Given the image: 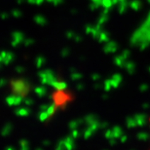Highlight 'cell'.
<instances>
[{"mask_svg": "<svg viewBox=\"0 0 150 150\" xmlns=\"http://www.w3.org/2000/svg\"><path fill=\"white\" fill-rule=\"evenodd\" d=\"M31 85L28 80L23 78H16L11 80L10 91L15 98H23L30 93Z\"/></svg>", "mask_w": 150, "mask_h": 150, "instance_id": "1", "label": "cell"}]
</instances>
